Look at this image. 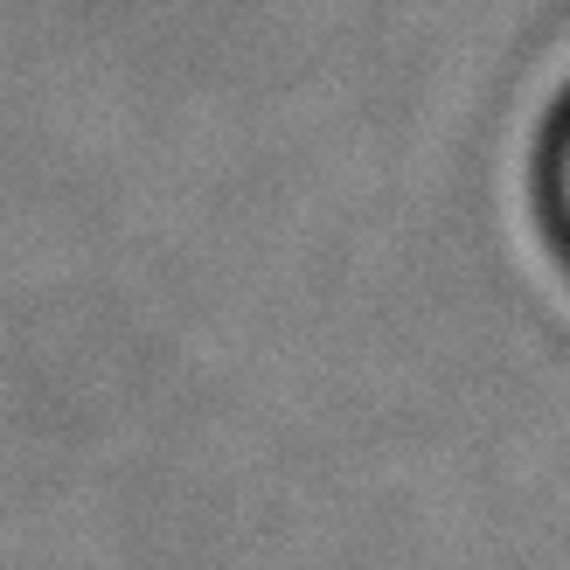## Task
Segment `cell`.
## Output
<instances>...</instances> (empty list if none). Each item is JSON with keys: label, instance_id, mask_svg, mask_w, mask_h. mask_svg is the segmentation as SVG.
Segmentation results:
<instances>
[{"label": "cell", "instance_id": "1", "mask_svg": "<svg viewBox=\"0 0 570 570\" xmlns=\"http://www.w3.org/2000/svg\"><path fill=\"white\" fill-rule=\"evenodd\" d=\"M563 188H570V160H563Z\"/></svg>", "mask_w": 570, "mask_h": 570}]
</instances>
